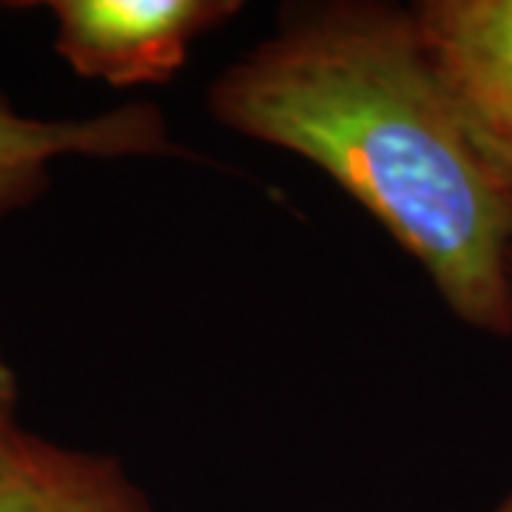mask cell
Wrapping results in <instances>:
<instances>
[{"instance_id": "obj_1", "label": "cell", "mask_w": 512, "mask_h": 512, "mask_svg": "<svg viewBox=\"0 0 512 512\" xmlns=\"http://www.w3.org/2000/svg\"><path fill=\"white\" fill-rule=\"evenodd\" d=\"M208 111L328 174L467 328L512 336V171L424 46L413 6L316 0L225 66Z\"/></svg>"}, {"instance_id": "obj_2", "label": "cell", "mask_w": 512, "mask_h": 512, "mask_svg": "<svg viewBox=\"0 0 512 512\" xmlns=\"http://www.w3.org/2000/svg\"><path fill=\"white\" fill-rule=\"evenodd\" d=\"M55 49L72 72L114 89L183 72L194 43L237 18L239 0H55Z\"/></svg>"}, {"instance_id": "obj_3", "label": "cell", "mask_w": 512, "mask_h": 512, "mask_svg": "<svg viewBox=\"0 0 512 512\" xmlns=\"http://www.w3.org/2000/svg\"><path fill=\"white\" fill-rule=\"evenodd\" d=\"M165 114L131 103L80 120H37L15 111L0 94V220L40 200L49 168L63 157H177Z\"/></svg>"}, {"instance_id": "obj_4", "label": "cell", "mask_w": 512, "mask_h": 512, "mask_svg": "<svg viewBox=\"0 0 512 512\" xmlns=\"http://www.w3.org/2000/svg\"><path fill=\"white\" fill-rule=\"evenodd\" d=\"M413 12L464 114L512 171V0H421Z\"/></svg>"}, {"instance_id": "obj_5", "label": "cell", "mask_w": 512, "mask_h": 512, "mask_svg": "<svg viewBox=\"0 0 512 512\" xmlns=\"http://www.w3.org/2000/svg\"><path fill=\"white\" fill-rule=\"evenodd\" d=\"M0 512H154L109 456L60 447L18 424L0 433Z\"/></svg>"}, {"instance_id": "obj_6", "label": "cell", "mask_w": 512, "mask_h": 512, "mask_svg": "<svg viewBox=\"0 0 512 512\" xmlns=\"http://www.w3.org/2000/svg\"><path fill=\"white\" fill-rule=\"evenodd\" d=\"M15 407H18V376L0 350V433L15 427Z\"/></svg>"}, {"instance_id": "obj_7", "label": "cell", "mask_w": 512, "mask_h": 512, "mask_svg": "<svg viewBox=\"0 0 512 512\" xmlns=\"http://www.w3.org/2000/svg\"><path fill=\"white\" fill-rule=\"evenodd\" d=\"M493 512H512V493L507 495V498H504V501H501V504H498Z\"/></svg>"}, {"instance_id": "obj_8", "label": "cell", "mask_w": 512, "mask_h": 512, "mask_svg": "<svg viewBox=\"0 0 512 512\" xmlns=\"http://www.w3.org/2000/svg\"><path fill=\"white\" fill-rule=\"evenodd\" d=\"M510 296H512V274H510Z\"/></svg>"}]
</instances>
